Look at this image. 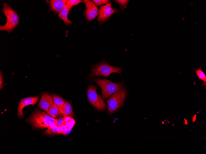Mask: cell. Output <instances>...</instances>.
Returning a JSON list of instances; mask_svg holds the SVG:
<instances>
[{
	"label": "cell",
	"mask_w": 206,
	"mask_h": 154,
	"mask_svg": "<svg viewBox=\"0 0 206 154\" xmlns=\"http://www.w3.org/2000/svg\"><path fill=\"white\" fill-rule=\"evenodd\" d=\"M26 120L34 128L41 129L48 128L53 124H56L57 119L45 112L36 109Z\"/></svg>",
	"instance_id": "6da1fadb"
},
{
	"label": "cell",
	"mask_w": 206,
	"mask_h": 154,
	"mask_svg": "<svg viewBox=\"0 0 206 154\" xmlns=\"http://www.w3.org/2000/svg\"><path fill=\"white\" fill-rule=\"evenodd\" d=\"M122 69L121 67L111 66L105 61H103L92 66L87 79L89 80L95 76H103L105 77H109L110 74L113 73H117L121 75Z\"/></svg>",
	"instance_id": "7a4b0ae2"
},
{
	"label": "cell",
	"mask_w": 206,
	"mask_h": 154,
	"mask_svg": "<svg viewBox=\"0 0 206 154\" xmlns=\"http://www.w3.org/2000/svg\"><path fill=\"white\" fill-rule=\"evenodd\" d=\"M125 85L119 91L111 95L107 101V113L112 114L118 111L123 106L128 95Z\"/></svg>",
	"instance_id": "3957f363"
},
{
	"label": "cell",
	"mask_w": 206,
	"mask_h": 154,
	"mask_svg": "<svg viewBox=\"0 0 206 154\" xmlns=\"http://www.w3.org/2000/svg\"><path fill=\"white\" fill-rule=\"evenodd\" d=\"M92 81L97 84L101 88L103 98L106 99L111 95L119 91L124 85V81L118 82H113L106 79L93 77Z\"/></svg>",
	"instance_id": "277c9868"
},
{
	"label": "cell",
	"mask_w": 206,
	"mask_h": 154,
	"mask_svg": "<svg viewBox=\"0 0 206 154\" xmlns=\"http://www.w3.org/2000/svg\"><path fill=\"white\" fill-rule=\"evenodd\" d=\"M2 10L6 16L7 20L4 25L0 26V30L10 33L19 23V17L15 11L6 3L3 4Z\"/></svg>",
	"instance_id": "5b68a950"
},
{
	"label": "cell",
	"mask_w": 206,
	"mask_h": 154,
	"mask_svg": "<svg viewBox=\"0 0 206 154\" xmlns=\"http://www.w3.org/2000/svg\"><path fill=\"white\" fill-rule=\"evenodd\" d=\"M97 88L95 85H89L87 91L88 100L91 105L97 109L103 111L108 108L104 99L97 92Z\"/></svg>",
	"instance_id": "8992f818"
},
{
	"label": "cell",
	"mask_w": 206,
	"mask_h": 154,
	"mask_svg": "<svg viewBox=\"0 0 206 154\" xmlns=\"http://www.w3.org/2000/svg\"><path fill=\"white\" fill-rule=\"evenodd\" d=\"M112 2L108 3L101 6L97 20L100 24L103 23L115 13H118L119 10L113 9L111 7Z\"/></svg>",
	"instance_id": "52a82bcc"
},
{
	"label": "cell",
	"mask_w": 206,
	"mask_h": 154,
	"mask_svg": "<svg viewBox=\"0 0 206 154\" xmlns=\"http://www.w3.org/2000/svg\"><path fill=\"white\" fill-rule=\"evenodd\" d=\"M83 1L85 5V14L86 18L89 21H91L98 15V7L96 4L91 0H85Z\"/></svg>",
	"instance_id": "ba28073f"
},
{
	"label": "cell",
	"mask_w": 206,
	"mask_h": 154,
	"mask_svg": "<svg viewBox=\"0 0 206 154\" xmlns=\"http://www.w3.org/2000/svg\"><path fill=\"white\" fill-rule=\"evenodd\" d=\"M39 96L33 97H29L21 99L19 103L18 109V114L19 117L22 118L23 116V109L26 106L30 105H34L37 102Z\"/></svg>",
	"instance_id": "9c48e42d"
},
{
	"label": "cell",
	"mask_w": 206,
	"mask_h": 154,
	"mask_svg": "<svg viewBox=\"0 0 206 154\" xmlns=\"http://www.w3.org/2000/svg\"><path fill=\"white\" fill-rule=\"evenodd\" d=\"M52 101V95L47 93H43L41 95L38 106L48 113L49 108Z\"/></svg>",
	"instance_id": "30bf717a"
},
{
	"label": "cell",
	"mask_w": 206,
	"mask_h": 154,
	"mask_svg": "<svg viewBox=\"0 0 206 154\" xmlns=\"http://www.w3.org/2000/svg\"><path fill=\"white\" fill-rule=\"evenodd\" d=\"M67 0H52L49 2L50 7L51 10L58 13L64 7Z\"/></svg>",
	"instance_id": "8fae6325"
},
{
	"label": "cell",
	"mask_w": 206,
	"mask_h": 154,
	"mask_svg": "<svg viewBox=\"0 0 206 154\" xmlns=\"http://www.w3.org/2000/svg\"><path fill=\"white\" fill-rule=\"evenodd\" d=\"M72 7L66 3L58 14V17L62 19L66 25L72 24V22L68 19V13Z\"/></svg>",
	"instance_id": "7c38bea8"
},
{
	"label": "cell",
	"mask_w": 206,
	"mask_h": 154,
	"mask_svg": "<svg viewBox=\"0 0 206 154\" xmlns=\"http://www.w3.org/2000/svg\"><path fill=\"white\" fill-rule=\"evenodd\" d=\"M52 96L53 101L58 108L59 115L61 116L62 115L64 105L66 101L61 97L58 95L53 94Z\"/></svg>",
	"instance_id": "4fadbf2b"
},
{
	"label": "cell",
	"mask_w": 206,
	"mask_h": 154,
	"mask_svg": "<svg viewBox=\"0 0 206 154\" xmlns=\"http://www.w3.org/2000/svg\"><path fill=\"white\" fill-rule=\"evenodd\" d=\"M63 116H72L73 113L72 108L71 104L67 101L64 103L62 112Z\"/></svg>",
	"instance_id": "5bb4252c"
},
{
	"label": "cell",
	"mask_w": 206,
	"mask_h": 154,
	"mask_svg": "<svg viewBox=\"0 0 206 154\" xmlns=\"http://www.w3.org/2000/svg\"><path fill=\"white\" fill-rule=\"evenodd\" d=\"M48 114L54 118H56L59 115V109L53 101L49 108Z\"/></svg>",
	"instance_id": "9a60e30c"
},
{
	"label": "cell",
	"mask_w": 206,
	"mask_h": 154,
	"mask_svg": "<svg viewBox=\"0 0 206 154\" xmlns=\"http://www.w3.org/2000/svg\"><path fill=\"white\" fill-rule=\"evenodd\" d=\"M194 71L198 79L202 81L203 85L205 87L206 76L204 72L201 69V66H200L198 68H194Z\"/></svg>",
	"instance_id": "2e32d148"
},
{
	"label": "cell",
	"mask_w": 206,
	"mask_h": 154,
	"mask_svg": "<svg viewBox=\"0 0 206 154\" xmlns=\"http://www.w3.org/2000/svg\"><path fill=\"white\" fill-rule=\"evenodd\" d=\"M58 134V125L54 124L50 126L43 133V135H54Z\"/></svg>",
	"instance_id": "e0dca14e"
},
{
	"label": "cell",
	"mask_w": 206,
	"mask_h": 154,
	"mask_svg": "<svg viewBox=\"0 0 206 154\" xmlns=\"http://www.w3.org/2000/svg\"><path fill=\"white\" fill-rule=\"evenodd\" d=\"M81 1L80 0H67L66 3L69 6L72 7V6H74L78 4L79 3L81 2Z\"/></svg>",
	"instance_id": "ac0fdd59"
},
{
	"label": "cell",
	"mask_w": 206,
	"mask_h": 154,
	"mask_svg": "<svg viewBox=\"0 0 206 154\" xmlns=\"http://www.w3.org/2000/svg\"><path fill=\"white\" fill-rule=\"evenodd\" d=\"M115 1L120 5L121 8L122 9L125 7V6L129 1L126 0H115Z\"/></svg>",
	"instance_id": "d6986e66"
},
{
	"label": "cell",
	"mask_w": 206,
	"mask_h": 154,
	"mask_svg": "<svg viewBox=\"0 0 206 154\" xmlns=\"http://www.w3.org/2000/svg\"><path fill=\"white\" fill-rule=\"evenodd\" d=\"M94 3L97 5H101L104 4H107L109 2V0H93Z\"/></svg>",
	"instance_id": "ffe728a7"
},
{
	"label": "cell",
	"mask_w": 206,
	"mask_h": 154,
	"mask_svg": "<svg viewBox=\"0 0 206 154\" xmlns=\"http://www.w3.org/2000/svg\"><path fill=\"white\" fill-rule=\"evenodd\" d=\"M3 74L0 71V89H2L3 87Z\"/></svg>",
	"instance_id": "44dd1931"
},
{
	"label": "cell",
	"mask_w": 206,
	"mask_h": 154,
	"mask_svg": "<svg viewBox=\"0 0 206 154\" xmlns=\"http://www.w3.org/2000/svg\"><path fill=\"white\" fill-rule=\"evenodd\" d=\"M64 122L63 117H60L57 119L56 124L58 126H60Z\"/></svg>",
	"instance_id": "7402d4cb"
},
{
	"label": "cell",
	"mask_w": 206,
	"mask_h": 154,
	"mask_svg": "<svg viewBox=\"0 0 206 154\" xmlns=\"http://www.w3.org/2000/svg\"><path fill=\"white\" fill-rule=\"evenodd\" d=\"M72 128H67L64 131V132L63 134L64 136L69 134L72 131Z\"/></svg>",
	"instance_id": "603a6c76"
},
{
	"label": "cell",
	"mask_w": 206,
	"mask_h": 154,
	"mask_svg": "<svg viewBox=\"0 0 206 154\" xmlns=\"http://www.w3.org/2000/svg\"><path fill=\"white\" fill-rule=\"evenodd\" d=\"M72 117V116H64V122L65 123L68 121H69Z\"/></svg>",
	"instance_id": "cb8c5ba5"
},
{
	"label": "cell",
	"mask_w": 206,
	"mask_h": 154,
	"mask_svg": "<svg viewBox=\"0 0 206 154\" xmlns=\"http://www.w3.org/2000/svg\"><path fill=\"white\" fill-rule=\"evenodd\" d=\"M65 125L67 127L70 128H72L73 126L70 123L69 121H68L65 123Z\"/></svg>",
	"instance_id": "d4e9b609"
},
{
	"label": "cell",
	"mask_w": 206,
	"mask_h": 154,
	"mask_svg": "<svg viewBox=\"0 0 206 154\" xmlns=\"http://www.w3.org/2000/svg\"><path fill=\"white\" fill-rule=\"evenodd\" d=\"M58 134H63L64 130L61 128L60 126H58Z\"/></svg>",
	"instance_id": "484cf974"
},
{
	"label": "cell",
	"mask_w": 206,
	"mask_h": 154,
	"mask_svg": "<svg viewBox=\"0 0 206 154\" xmlns=\"http://www.w3.org/2000/svg\"><path fill=\"white\" fill-rule=\"evenodd\" d=\"M60 128L63 130H65L68 127L65 124V123L63 122V124L60 126Z\"/></svg>",
	"instance_id": "4316f807"
},
{
	"label": "cell",
	"mask_w": 206,
	"mask_h": 154,
	"mask_svg": "<svg viewBox=\"0 0 206 154\" xmlns=\"http://www.w3.org/2000/svg\"><path fill=\"white\" fill-rule=\"evenodd\" d=\"M70 123L73 125L74 126L75 124L76 121L72 117H71L70 120L69 121Z\"/></svg>",
	"instance_id": "83f0119b"
}]
</instances>
